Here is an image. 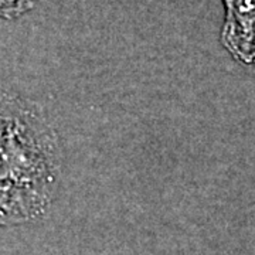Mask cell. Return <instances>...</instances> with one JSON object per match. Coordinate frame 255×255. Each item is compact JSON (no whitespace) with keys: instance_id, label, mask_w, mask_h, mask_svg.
Instances as JSON below:
<instances>
[{"instance_id":"7a4b0ae2","label":"cell","mask_w":255,"mask_h":255,"mask_svg":"<svg viewBox=\"0 0 255 255\" xmlns=\"http://www.w3.org/2000/svg\"><path fill=\"white\" fill-rule=\"evenodd\" d=\"M224 23L220 40L234 60L255 65V0H221Z\"/></svg>"},{"instance_id":"6da1fadb","label":"cell","mask_w":255,"mask_h":255,"mask_svg":"<svg viewBox=\"0 0 255 255\" xmlns=\"http://www.w3.org/2000/svg\"><path fill=\"white\" fill-rule=\"evenodd\" d=\"M61 167L60 139L41 108L0 88V227L43 219Z\"/></svg>"},{"instance_id":"3957f363","label":"cell","mask_w":255,"mask_h":255,"mask_svg":"<svg viewBox=\"0 0 255 255\" xmlns=\"http://www.w3.org/2000/svg\"><path fill=\"white\" fill-rule=\"evenodd\" d=\"M37 0H0V17L16 18L31 9Z\"/></svg>"}]
</instances>
